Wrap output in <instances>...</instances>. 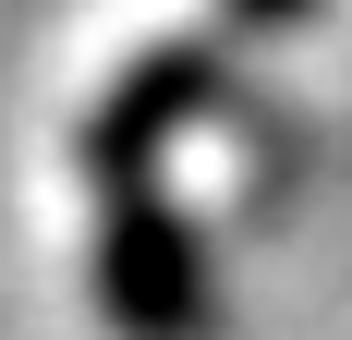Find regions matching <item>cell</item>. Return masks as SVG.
Masks as SVG:
<instances>
[{
  "instance_id": "6da1fadb",
  "label": "cell",
  "mask_w": 352,
  "mask_h": 340,
  "mask_svg": "<svg viewBox=\"0 0 352 340\" xmlns=\"http://www.w3.org/2000/svg\"><path fill=\"white\" fill-rule=\"evenodd\" d=\"M243 12H292V0H243Z\"/></svg>"
}]
</instances>
